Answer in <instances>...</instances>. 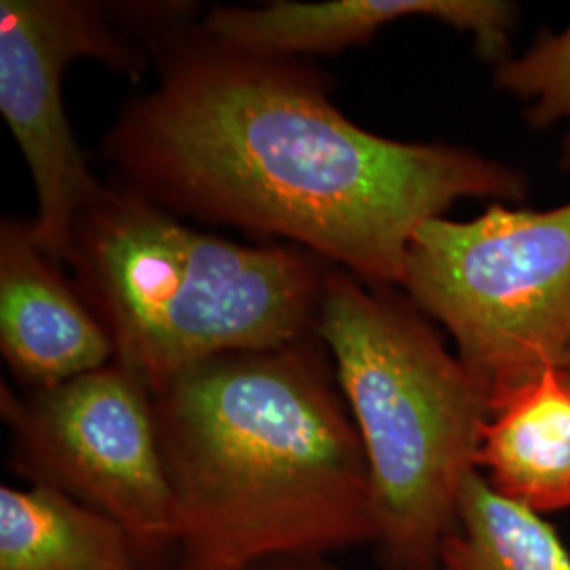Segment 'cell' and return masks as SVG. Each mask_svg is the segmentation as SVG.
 <instances>
[{
	"label": "cell",
	"instance_id": "cell-1",
	"mask_svg": "<svg viewBox=\"0 0 570 570\" xmlns=\"http://www.w3.org/2000/svg\"><path fill=\"white\" fill-rule=\"evenodd\" d=\"M155 51L159 82L125 106L104 155L171 214L282 237L364 284L400 287L425 223L463 199L527 197L510 165L346 119L296 58L239 51L202 28H171Z\"/></svg>",
	"mask_w": 570,
	"mask_h": 570
},
{
	"label": "cell",
	"instance_id": "cell-11",
	"mask_svg": "<svg viewBox=\"0 0 570 570\" xmlns=\"http://www.w3.org/2000/svg\"><path fill=\"white\" fill-rule=\"evenodd\" d=\"M0 570H146L131 537L49 487L0 489Z\"/></svg>",
	"mask_w": 570,
	"mask_h": 570
},
{
	"label": "cell",
	"instance_id": "cell-3",
	"mask_svg": "<svg viewBox=\"0 0 570 570\" xmlns=\"http://www.w3.org/2000/svg\"><path fill=\"white\" fill-rule=\"evenodd\" d=\"M68 263L115 362L150 393L212 357L315 334L330 271L298 245L195 230L125 184L85 205Z\"/></svg>",
	"mask_w": 570,
	"mask_h": 570
},
{
	"label": "cell",
	"instance_id": "cell-2",
	"mask_svg": "<svg viewBox=\"0 0 570 570\" xmlns=\"http://www.w3.org/2000/svg\"><path fill=\"white\" fill-rule=\"evenodd\" d=\"M320 343L225 353L153 393L171 492L167 570L374 543L366 450Z\"/></svg>",
	"mask_w": 570,
	"mask_h": 570
},
{
	"label": "cell",
	"instance_id": "cell-15",
	"mask_svg": "<svg viewBox=\"0 0 570 570\" xmlns=\"http://www.w3.org/2000/svg\"><path fill=\"white\" fill-rule=\"evenodd\" d=\"M567 364H570V360H569V362H567Z\"/></svg>",
	"mask_w": 570,
	"mask_h": 570
},
{
	"label": "cell",
	"instance_id": "cell-13",
	"mask_svg": "<svg viewBox=\"0 0 570 570\" xmlns=\"http://www.w3.org/2000/svg\"><path fill=\"white\" fill-rule=\"evenodd\" d=\"M494 85L529 104L532 129L564 122L560 167L570 171V23L562 32L543 30L522 56L494 63Z\"/></svg>",
	"mask_w": 570,
	"mask_h": 570
},
{
	"label": "cell",
	"instance_id": "cell-12",
	"mask_svg": "<svg viewBox=\"0 0 570 570\" xmlns=\"http://www.w3.org/2000/svg\"><path fill=\"white\" fill-rule=\"evenodd\" d=\"M440 570H570V551L541 513L503 497L475 471L461 492Z\"/></svg>",
	"mask_w": 570,
	"mask_h": 570
},
{
	"label": "cell",
	"instance_id": "cell-10",
	"mask_svg": "<svg viewBox=\"0 0 570 570\" xmlns=\"http://www.w3.org/2000/svg\"><path fill=\"white\" fill-rule=\"evenodd\" d=\"M478 471L541 515L570 510V364L546 367L492 406Z\"/></svg>",
	"mask_w": 570,
	"mask_h": 570
},
{
	"label": "cell",
	"instance_id": "cell-6",
	"mask_svg": "<svg viewBox=\"0 0 570 570\" xmlns=\"http://www.w3.org/2000/svg\"><path fill=\"white\" fill-rule=\"evenodd\" d=\"M0 414L11 468L30 487H49L115 520L146 570L174 553L171 492L157 438L153 393L110 362L49 389L2 383Z\"/></svg>",
	"mask_w": 570,
	"mask_h": 570
},
{
	"label": "cell",
	"instance_id": "cell-14",
	"mask_svg": "<svg viewBox=\"0 0 570 570\" xmlns=\"http://www.w3.org/2000/svg\"><path fill=\"white\" fill-rule=\"evenodd\" d=\"M247 570H357L332 560L330 556H301V558H275Z\"/></svg>",
	"mask_w": 570,
	"mask_h": 570
},
{
	"label": "cell",
	"instance_id": "cell-5",
	"mask_svg": "<svg viewBox=\"0 0 570 570\" xmlns=\"http://www.w3.org/2000/svg\"><path fill=\"white\" fill-rule=\"evenodd\" d=\"M400 289L449 330L494 406L570 360V204L429 220L410 242Z\"/></svg>",
	"mask_w": 570,
	"mask_h": 570
},
{
	"label": "cell",
	"instance_id": "cell-9",
	"mask_svg": "<svg viewBox=\"0 0 570 570\" xmlns=\"http://www.w3.org/2000/svg\"><path fill=\"white\" fill-rule=\"evenodd\" d=\"M0 351L23 389L56 387L115 360L106 327L45 254L32 220L0 226Z\"/></svg>",
	"mask_w": 570,
	"mask_h": 570
},
{
	"label": "cell",
	"instance_id": "cell-4",
	"mask_svg": "<svg viewBox=\"0 0 570 570\" xmlns=\"http://www.w3.org/2000/svg\"><path fill=\"white\" fill-rule=\"evenodd\" d=\"M315 334L366 450L383 570H440L478 471L487 387L397 287L330 266Z\"/></svg>",
	"mask_w": 570,
	"mask_h": 570
},
{
	"label": "cell",
	"instance_id": "cell-8",
	"mask_svg": "<svg viewBox=\"0 0 570 570\" xmlns=\"http://www.w3.org/2000/svg\"><path fill=\"white\" fill-rule=\"evenodd\" d=\"M518 4L508 0H275L258 9L214 7L202 30L209 39L261 56L338 53L366 45L389 23L431 18L469 32L478 53L499 63L510 51Z\"/></svg>",
	"mask_w": 570,
	"mask_h": 570
},
{
	"label": "cell",
	"instance_id": "cell-7",
	"mask_svg": "<svg viewBox=\"0 0 570 570\" xmlns=\"http://www.w3.org/2000/svg\"><path fill=\"white\" fill-rule=\"evenodd\" d=\"M100 60L117 70L140 63L110 11L82 0L0 2V115L37 188L35 237L68 263L72 228L104 184L94 178L66 119L61 82L72 61Z\"/></svg>",
	"mask_w": 570,
	"mask_h": 570
}]
</instances>
